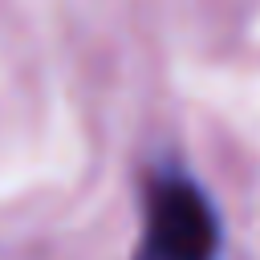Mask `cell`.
I'll use <instances>...</instances> for the list:
<instances>
[{
  "mask_svg": "<svg viewBox=\"0 0 260 260\" xmlns=\"http://www.w3.org/2000/svg\"><path fill=\"white\" fill-rule=\"evenodd\" d=\"M211 244V219L203 199L175 183L154 199L150 211V240H146V256L150 260H203Z\"/></svg>",
  "mask_w": 260,
  "mask_h": 260,
  "instance_id": "1",
  "label": "cell"
}]
</instances>
